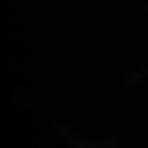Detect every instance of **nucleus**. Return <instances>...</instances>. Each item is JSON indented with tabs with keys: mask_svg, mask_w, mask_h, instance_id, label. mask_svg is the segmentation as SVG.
Listing matches in <instances>:
<instances>
[]
</instances>
